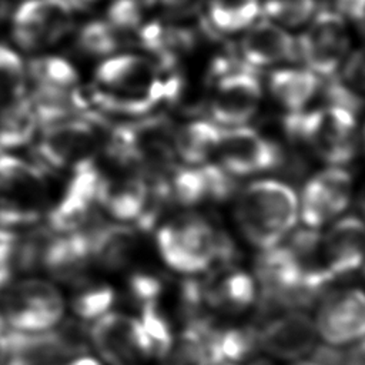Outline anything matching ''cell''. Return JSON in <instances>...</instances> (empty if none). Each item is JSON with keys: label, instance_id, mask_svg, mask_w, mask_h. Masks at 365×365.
Returning <instances> with one entry per match:
<instances>
[{"label": "cell", "instance_id": "cell-41", "mask_svg": "<svg viewBox=\"0 0 365 365\" xmlns=\"http://www.w3.org/2000/svg\"><path fill=\"white\" fill-rule=\"evenodd\" d=\"M358 205H359V208H361V211H362V214L365 217V184L362 185V188H361V191L358 194Z\"/></svg>", "mask_w": 365, "mask_h": 365}, {"label": "cell", "instance_id": "cell-8", "mask_svg": "<svg viewBox=\"0 0 365 365\" xmlns=\"http://www.w3.org/2000/svg\"><path fill=\"white\" fill-rule=\"evenodd\" d=\"M73 24L74 10L67 0H26L13 14L11 33L19 47L34 51L56 44Z\"/></svg>", "mask_w": 365, "mask_h": 365}, {"label": "cell", "instance_id": "cell-3", "mask_svg": "<svg viewBox=\"0 0 365 365\" xmlns=\"http://www.w3.org/2000/svg\"><path fill=\"white\" fill-rule=\"evenodd\" d=\"M355 111L329 104L287 115V133L329 165L349 163L356 153Z\"/></svg>", "mask_w": 365, "mask_h": 365}, {"label": "cell", "instance_id": "cell-7", "mask_svg": "<svg viewBox=\"0 0 365 365\" xmlns=\"http://www.w3.org/2000/svg\"><path fill=\"white\" fill-rule=\"evenodd\" d=\"M262 97L255 68L242 60L215 77L210 98L211 120L221 127L245 125L258 111Z\"/></svg>", "mask_w": 365, "mask_h": 365}, {"label": "cell", "instance_id": "cell-37", "mask_svg": "<svg viewBox=\"0 0 365 365\" xmlns=\"http://www.w3.org/2000/svg\"><path fill=\"white\" fill-rule=\"evenodd\" d=\"M165 16L171 19H182L197 13L202 0H158Z\"/></svg>", "mask_w": 365, "mask_h": 365}, {"label": "cell", "instance_id": "cell-39", "mask_svg": "<svg viewBox=\"0 0 365 365\" xmlns=\"http://www.w3.org/2000/svg\"><path fill=\"white\" fill-rule=\"evenodd\" d=\"M10 354V342H9V329L6 327H0V365H6Z\"/></svg>", "mask_w": 365, "mask_h": 365}, {"label": "cell", "instance_id": "cell-14", "mask_svg": "<svg viewBox=\"0 0 365 365\" xmlns=\"http://www.w3.org/2000/svg\"><path fill=\"white\" fill-rule=\"evenodd\" d=\"M352 194V177L339 165L314 174L304 185L299 200V218L308 228L318 230L342 214Z\"/></svg>", "mask_w": 365, "mask_h": 365}, {"label": "cell", "instance_id": "cell-44", "mask_svg": "<svg viewBox=\"0 0 365 365\" xmlns=\"http://www.w3.org/2000/svg\"><path fill=\"white\" fill-rule=\"evenodd\" d=\"M289 365H322L319 364L318 361H308V359H298V361H294L291 362Z\"/></svg>", "mask_w": 365, "mask_h": 365}, {"label": "cell", "instance_id": "cell-18", "mask_svg": "<svg viewBox=\"0 0 365 365\" xmlns=\"http://www.w3.org/2000/svg\"><path fill=\"white\" fill-rule=\"evenodd\" d=\"M93 264L90 230H81L54 234L44 250L41 269L56 281L78 287L86 282Z\"/></svg>", "mask_w": 365, "mask_h": 365}, {"label": "cell", "instance_id": "cell-45", "mask_svg": "<svg viewBox=\"0 0 365 365\" xmlns=\"http://www.w3.org/2000/svg\"><path fill=\"white\" fill-rule=\"evenodd\" d=\"M141 7H151L155 3H158V0H135Z\"/></svg>", "mask_w": 365, "mask_h": 365}, {"label": "cell", "instance_id": "cell-26", "mask_svg": "<svg viewBox=\"0 0 365 365\" xmlns=\"http://www.w3.org/2000/svg\"><path fill=\"white\" fill-rule=\"evenodd\" d=\"M141 46L155 54L164 67H171L181 53L188 51L194 44V34L188 29L148 23L138 30Z\"/></svg>", "mask_w": 365, "mask_h": 365}, {"label": "cell", "instance_id": "cell-33", "mask_svg": "<svg viewBox=\"0 0 365 365\" xmlns=\"http://www.w3.org/2000/svg\"><path fill=\"white\" fill-rule=\"evenodd\" d=\"M77 43L88 54L106 56L120 47V34L107 21H91L83 26Z\"/></svg>", "mask_w": 365, "mask_h": 365}, {"label": "cell", "instance_id": "cell-11", "mask_svg": "<svg viewBox=\"0 0 365 365\" xmlns=\"http://www.w3.org/2000/svg\"><path fill=\"white\" fill-rule=\"evenodd\" d=\"M349 47L344 17L332 10L319 11L297 41L298 57L317 76H332Z\"/></svg>", "mask_w": 365, "mask_h": 365}, {"label": "cell", "instance_id": "cell-43", "mask_svg": "<svg viewBox=\"0 0 365 365\" xmlns=\"http://www.w3.org/2000/svg\"><path fill=\"white\" fill-rule=\"evenodd\" d=\"M9 13V1L0 0V20H3Z\"/></svg>", "mask_w": 365, "mask_h": 365}, {"label": "cell", "instance_id": "cell-23", "mask_svg": "<svg viewBox=\"0 0 365 365\" xmlns=\"http://www.w3.org/2000/svg\"><path fill=\"white\" fill-rule=\"evenodd\" d=\"M222 127L211 118H192L174 128V150L185 165H200L215 155Z\"/></svg>", "mask_w": 365, "mask_h": 365}, {"label": "cell", "instance_id": "cell-17", "mask_svg": "<svg viewBox=\"0 0 365 365\" xmlns=\"http://www.w3.org/2000/svg\"><path fill=\"white\" fill-rule=\"evenodd\" d=\"M321 254L331 281L365 265V222L354 215L336 220L321 232Z\"/></svg>", "mask_w": 365, "mask_h": 365}, {"label": "cell", "instance_id": "cell-1", "mask_svg": "<svg viewBox=\"0 0 365 365\" xmlns=\"http://www.w3.org/2000/svg\"><path fill=\"white\" fill-rule=\"evenodd\" d=\"M235 222L242 237L265 251L279 245L299 218L297 192L278 180H257L238 195Z\"/></svg>", "mask_w": 365, "mask_h": 365}, {"label": "cell", "instance_id": "cell-32", "mask_svg": "<svg viewBox=\"0 0 365 365\" xmlns=\"http://www.w3.org/2000/svg\"><path fill=\"white\" fill-rule=\"evenodd\" d=\"M315 6V0H264L259 9L271 21L295 27L311 19Z\"/></svg>", "mask_w": 365, "mask_h": 365}, {"label": "cell", "instance_id": "cell-19", "mask_svg": "<svg viewBox=\"0 0 365 365\" xmlns=\"http://www.w3.org/2000/svg\"><path fill=\"white\" fill-rule=\"evenodd\" d=\"M151 197L150 180L133 171L127 175H104L100 190V207L117 222H137L145 212Z\"/></svg>", "mask_w": 365, "mask_h": 365}, {"label": "cell", "instance_id": "cell-27", "mask_svg": "<svg viewBox=\"0 0 365 365\" xmlns=\"http://www.w3.org/2000/svg\"><path fill=\"white\" fill-rule=\"evenodd\" d=\"M259 0H207L208 19L218 31L248 29L259 14Z\"/></svg>", "mask_w": 365, "mask_h": 365}, {"label": "cell", "instance_id": "cell-13", "mask_svg": "<svg viewBox=\"0 0 365 365\" xmlns=\"http://www.w3.org/2000/svg\"><path fill=\"white\" fill-rule=\"evenodd\" d=\"M318 336L331 346H342L365 336V292L342 288L327 294L317 309Z\"/></svg>", "mask_w": 365, "mask_h": 365}, {"label": "cell", "instance_id": "cell-38", "mask_svg": "<svg viewBox=\"0 0 365 365\" xmlns=\"http://www.w3.org/2000/svg\"><path fill=\"white\" fill-rule=\"evenodd\" d=\"M342 11L356 23L358 29L365 36V0H349Z\"/></svg>", "mask_w": 365, "mask_h": 365}, {"label": "cell", "instance_id": "cell-20", "mask_svg": "<svg viewBox=\"0 0 365 365\" xmlns=\"http://www.w3.org/2000/svg\"><path fill=\"white\" fill-rule=\"evenodd\" d=\"M240 48L242 61L252 68L298 57L292 36L269 20L252 23L241 40Z\"/></svg>", "mask_w": 365, "mask_h": 365}, {"label": "cell", "instance_id": "cell-15", "mask_svg": "<svg viewBox=\"0 0 365 365\" xmlns=\"http://www.w3.org/2000/svg\"><path fill=\"white\" fill-rule=\"evenodd\" d=\"M164 181L170 200L184 207L222 201L234 191L232 175L210 161L200 165H175Z\"/></svg>", "mask_w": 365, "mask_h": 365}, {"label": "cell", "instance_id": "cell-5", "mask_svg": "<svg viewBox=\"0 0 365 365\" xmlns=\"http://www.w3.org/2000/svg\"><path fill=\"white\" fill-rule=\"evenodd\" d=\"M47 198L44 170L36 163L0 153V227L17 230L36 224Z\"/></svg>", "mask_w": 365, "mask_h": 365}, {"label": "cell", "instance_id": "cell-29", "mask_svg": "<svg viewBox=\"0 0 365 365\" xmlns=\"http://www.w3.org/2000/svg\"><path fill=\"white\" fill-rule=\"evenodd\" d=\"M115 302V291L104 284H81L70 299L71 312L80 321H96L111 311Z\"/></svg>", "mask_w": 365, "mask_h": 365}, {"label": "cell", "instance_id": "cell-42", "mask_svg": "<svg viewBox=\"0 0 365 365\" xmlns=\"http://www.w3.org/2000/svg\"><path fill=\"white\" fill-rule=\"evenodd\" d=\"M9 277H10V274H9L6 269L0 268V291L6 288L7 281H9Z\"/></svg>", "mask_w": 365, "mask_h": 365}, {"label": "cell", "instance_id": "cell-35", "mask_svg": "<svg viewBox=\"0 0 365 365\" xmlns=\"http://www.w3.org/2000/svg\"><path fill=\"white\" fill-rule=\"evenodd\" d=\"M141 9L135 0H114L107 10V23L118 34L140 30Z\"/></svg>", "mask_w": 365, "mask_h": 365}, {"label": "cell", "instance_id": "cell-40", "mask_svg": "<svg viewBox=\"0 0 365 365\" xmlns=\"http://www.w3.org/2000/svg\"><path fill=\"white\" fill-rule=\"evenodd\" d=\"M64 365H101L97 359L91 358V356H84V355H80V356H76L73 359H70L67 364Z\"/></svg>", "mask_w": 365, "mask_h": 365}, {"label": "cell", "instance_id": "cell-30", "mask_svg": "<svg viewBox=\"0 0 365 365\" xmlns=\"http://www.w3.org/2000/svg\"><path fill=\"white\" fill-rule=\"evenodd\" d=\"M138 319L148 341L150 358L164 359L175 341L167 315L158 304H150L140 308Z\"/></svg>", "mask_w": 365, "mask_h": 365}, {"label": "cell", "instance_id": "cell-16", "mask_svg": "<svg viewBox=\"0 0 365 365\" xmlns=\"http://www.w3.org/2000/svg\"><path fill=\"white\" fill-rule=\"evenodd\" d=\"M258 345L271 356L298 361L314 351L318 332L314 319L299 311L285 312L257 332Z\"/></svg>", "mask_w": 365, "mask_h": 365}, {"label": "cell", "instance_id": "cell-4", "mask_svg": "<svg viewBox=\"0 0 365 365\" xmlns=\"http://www.w3.org/2000/svg\"><path fill=\"white\" fill-rule=\"evenodd\" d=\"M110 127L97 113L64 118L41 128L34 145L36 164L41 170H73L93 161L94 154L107 143Z\"/></svg>", "mask_w": 365, "mask_h": 365}, {"label": "cell", "instance_id": "cell-10", "mask_svg": "<svg viewBox=\"0 0 365 365\" xmlns=\"http://www.w3.org/2000/svg\"><path fill=\"white\" fill-rule=\"evenodd\" d=\"M215 157L232 177L255 175L278 167L281 148L259 131L247 127H222Z\"/></svg>", "mask_w": 365, "mask_h": 365}, {"label": "cell", "instance_id": "cell-25", "mask_svg": "<svg viewBox=\"0 0 365 365\" xmlns=\"http://www.w3.org/2000/svg\"><path fill=\"white\" fill-rule=\"evenodd\" d=\"M40 123L29 97H21L0 108V151L14 150L31 143Z\"/></svg>", "mask_w": 365, "mask_h": 365}, {"label": "cell", "instance_id": "cell-9", "mask_svg": "<svg viewBox=\"0 0 365 365\" xmlns=\"http://www.w3.org/2000/svg\"><path fill=\"white\" fill-rule=\"evenodd\" d=\"M104 174L94 160L74 168L61 197L47 212L48 228L56 234H70L86 230L97 207Z\"/></svg>", "mask_w": 365, "mask_h": 365}, {"label": "cell", "instance_id": "cell-24", "mask_svg": "<svg viewBox=\"0 0 365 365\" xmlns=\"http://www.w3.org/2000/svg\"><path fill=\"white\" fill-rule=\"evenodd\" d=\"M318 87L319 77L308 68H278L268 78L271 96L289 114L304 111Z\"/></svg>", "mask_w": 365, "mask_h": 365}, {"label": "cell", "instance_id": "cell-21", "mask_svg": "<svg viewBox=\"0 0 365 365\" xmlns=\"http://www.w3.org/2000/svg\"><path fill=\"white\" fill-rule=\"evenodd\" d=\"M93 262L106 271L125 268L138 247L137 231L124 224H104L90 230Z\"/></svg>", "mask_w": 365, "mask_h": 365}, {"label": "cell", "instance_id": "cell-46", "mask_svg": "<svg viewBox=\"0 0 365 365\" xmlns=\"http://www.w3.org/2000/svg\"><path fill=\"white\" fill-rule=\"evenodd\" d=\"M73 4H77V6H81V4H87V3H93L96 0H71Z\"/></svg>", "mask_w": 365, "mask_h": 365}, {"label": "cell", "instance_id": "cell-2", "mask_svg": "<svg viewBox=\"0 0 365 365\" xmlns=\"http://www.w3.org/2000/svg\"><path fill=\"white\" fill-rule=\"evenodd\" d=\"M155 247L171 269L192 277L210 269L215 262H227L232 244L208 220L184 215L163 224L155 231Z\"/></svg>", "mask_w": 365, "mask_h": 365}, {"label": "cell", "instance_id": "cell-12", "mask_svg": "<svg viewBox=\"0 0 365 365\" xmlns=\"http://www.w3.org/2000/svg\"><path fill=\"white\" fill-rule=\"evenodd\" d=\"M90 344L110 365H133L150 358V346L138 317L110 311L93 322Z\"/></svg>", "mask_w": 365, "mask_h": 365}, {"label": "cell", "instance_id": "cell-22", "mask_svg": "<svg viewBox=\"0 0 365 365\" xmlns=\"http://www.w3.org/2000/svg\"><path fill=\"white\" fill-rule=\"evenodd\" d=\"M255 282L242 269L225 268L202 282L204 304L212 309L235 314L247 309L255 299Z\"/></svg>", "mask_w": 365, "mask_h": 365}, {"label": "cell", "instance_id": "cell-36", "mask_svg": "<svg viewBox=\"0 0 365 365\" xmlns=\"http://www.w3.org/2000/svg\"><path fill=\"white\" fill-rule=\"evenodd\" d=\"M339 81L356 96L365 93V48H358L346 57Z\"/></svg>", "mask_w": 365, "mask_h": 365}, {"label": "cell", "instance_id": "cell-47", "mask_svg": "<svg viewBox=\"0 0 365 365\" xmlns=\"http://www.w3.org/2000/svg\"><path fill=\"white\" fill-rule=\"evenodd\" d=\"M364 138H365V130H364Z\"/></svg>", "mask_w": 365, "mask_h": 365}, {"label": "cell", "instance_id": "cell-28", "mask_svg": "<svg viewBox=\"0 0 365 365\" xmlns=\"http://www.w3.org/2000/svg\"><path fill=\"white\" fill-rule=\"evenodd\" d=\"M29 76L37 87L51 90H73L77 87L80 76L77 68L58 56H41L29 63Z\"/></svg>", "mask_w": 365, "mask_h": 365}, {"label": "cell", "instance_id": "cell-6", "mask_svg": "<svg viewBox=\"0 0 365 365\" xmlns=\"http://www.w3.org/2000/svg\"><path fill=\"white\" fill-rule=\"evenodd\" d=\"M66 301L61 291L48 279L24 278L4 288L0 315L9 331H50L63 319Z\"/></svg>", "mask_w": 365, "mask_h": 365}, {"label": "cell", "instance_id": "cell-31", "mask_svg": "<svg viewBox=\"0 0 365 365\" xmlns=\"http://www.w3.org/2000/svg\"><path fill=\"white\" fill-rule=\"evenodd\" d=\"M26 74L21 57L13 48L0 44V104L24 97Z\"/></svg>", "mask_w": 365, "mask_h": 365}, {"label": "cell", "instance_id": "cell-34", "mask_svg": "<svg viewBox=\"0 0 365 365\" xmlns=\"http://www.w3.org/2000/svg\"><path fill=\"white\" fill-rule=\"evenodd\" d=\"M164 291V282L160 277L148 272H134L128 278V292L133 301L141 308L150 304H158Z\"/></svg>", "mask_w": 365, "mask_h": 365}]
</instances>
